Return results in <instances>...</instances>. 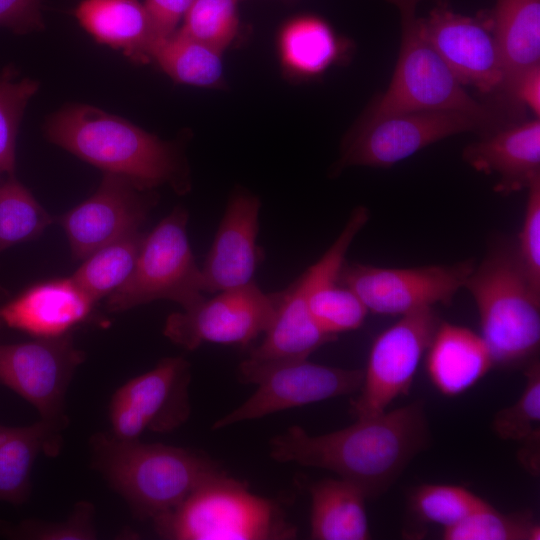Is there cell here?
<instances>
[{
    "mask_svg": "<svg viewBox=\"0 0 540 540\" xmlns=\"http://www.w3.org/2000/svg\"><path fill=\"white\" fill-rule=\"evenodd\" d=\"M428 442L424 403L415 401L316 436L292 425L270 440L269 455L279 463L330 470L368 499L390 488Z\"/></svg>",
    "mask_w": 540,
    "mask_h": 540,
    "instance_id": "6da1fadb",
    "label": "cell"
},
{
    "mask_svg": "<svg viewBox=\"0 0 540 540\" xmlns=\"http://www.w3.org/2000/svg\"><path fill=\"white\" fill-rule=\"evenodd\" d=\"M47 138L80 159L120 176L138 189L163 184L183 194L188 172L174 144L135 124L86 104H69L45 124Z\"/></svg>",
    "mask_w": 540,
    "mask_h": 540,
    "instance_id": "7a4b0ae2",
    "label": "cell"
},
{
    "mask_svg": "<svg viewBox=\"0 0 540 540\" xmlns=\"http://www.w3.org/2000/svg\"><path fill=\"white\" fill-rule=\"evenodd\" d=\"M96 470L139 518L177 507L200 484L222 471L209 457L189 449L122 440L98 433L91 441Z\"/></svg>",
    "mask_w": 540,
    "mask_h": 540,
    "instance_id": "3957f363",
    "label": "cell"
},
{
    "mask_svg": "<svg viewBox=\"0 0 540 540\" xmlns=\"http://www.w3.org/2000/svg\"><path fill=\"white\" fill-rule=\"evenodd\" d=\"M463 288L475 301L480 335L494 365L515 367L533 361L540 346V292L527 278L515 242L494 238Z\"/></svg>",
    "mask_w": 540,
    "mask_h": 540,
    "instance_id": "277c9868",
    "label": "cell"
},
{
    "mask_svg": "<svg viewBox=\"0 0 540 540\" xmlns=\"http://www.w3.org/2000/svg\"><path fill=\"white\" fill-rule=\"evenodd\" d=\"M400 17L398 61L387 90L367 109L358 124L388 115L421 110H455L474 116L494 132L499 116L463 88L426 36L417 14L422 0H386Z\"/></svg>",
    "mask_w": 540,
    "mask_h": 540,
    "instance_id": "5b68a950",
    "label": "cell"
},
{
    "mask_svg": "<svg viewBox=\"0 0 540 540\" xmlns=\"http://www.w3.org/2000/svg\"><path fill=\"white\" fill-rule=\"evenodd\" d=\"M153 524L159 537L171 540H285L297 535L278 503L253 494L224 471Z\"/></svg>",
    "mask_w": 540,
    "mask_h": 540,
    "instance_id": "8992f818",
    "label": "cell"
},
{
    "mask_svg": "<svg viewBox=\"0 0 540 540\" xmlns=\"http://www.w3.org/2000/svg\"><path fill=\"white\" fill-rule=\"evenodd\" d=\"M187 223L188 212L176 207L144 234L131 275L107 297L109 311H125L163 299L187 309L204 298Z\"/></svg>",
    "mask_w": 540,
    "mask_h": 540,
    "instance_id": "52a82bcc",
    "label": "cell"
},
{
    "mask_svg": "<svg viewBox=\"0 0 540 540\" xmlns=\"http://www.w3.org/2000/svg\"><path fill=\"white\" fill-rule=\"evenodd\" d=\"M474 267L473 259L412 268L345 260L337 281L350 288L368 312L401 317L436 304L449 305Z\"/></svg>",
    "mask_w": 540,
    "mask_h": 540,
    "instance_id": "ba28073f",
    "label": "cell"
},
{
    "mask_svg": "<svg viewBox=\"0 0 540 540\" xmlns=\"http://www.w3.org/2000/svg\"><path fill=\"white\" fill-rule=\"evenodd\" d=\"M490 134L474 116L455 110H421L356 124L343 142L335 171L349 166L388 168L447 137L465 133Z\"/></svg>",
    "mask_w": 540,
    "mask_h": 540,
    "instance_id": "9c48e42d",
    "label": "cell"
},
{
    "mask_svg": "<svg viewBox=\"0 0 540 540\" xmlns=\"http://www.w3.org/2000/svg\"><path fill=\"white\" fill-rule=\"evenodd\" d=\"M216 294L170 314L164 336L189 351L205 343L247 346L266 332L281 297L280 292H264L255 282Z\"/></svg>",
    "mask_w": 540,
    "mask_h": 540,
    "instance_id": "30bf717a",
    "label": "cell"
},
{
    "mask_svg": "<svg viewBox=\"0 0 540 540\" xmlns=\"http://www.w3.org/2000/svg\"><path fill=\"white\" fill-rule=\"evenodd\" d=\"M439 323L433 308H426L401 316L375 338L360 393L350 402L356 419L382 414L397 397L409 393Z\"/></svg>",
    "mask_w": 540,
    "mask_h": 540,
    "instance_id": "8fae6325",
    "label": "cell"
},
{
    "mask_svg": "<svg viewBox=\"0 0 540 540\" xmlns=\"http://www.w3.org/2000/svg\"><path fill=\"white\" fill-rule=\"evenodd\" d=\"M84 360L69 334L0 344V383L33 405L41 420L63 429L65 395Z\"/></svg>",
    "mask_w": 540,
    "mask_h": 540,
    "instance_id": "7c38bea8",
    "label": "cell"
},
{
    "mask_svg": "<svg viewBox=\"0 0 540 540\" xmlns=\"http://www.w3.org/2000/svg\"><path fill=\"white\" fill-rule=\"evenodd\" d=\"M190 364L183 357H167L150 371L118 388L109 404L111 434L137 440L146 431L169 433L190 415Z\"/></svg>",
    "mask_w": 540,
    "mask_h": 540,
    "instance_id": "4fadbf2b",
    "label": "cell"
},
{
    "mask_svg": "<svg viewBox=\"0 0 540 540\" xmlns=\"http://www.w3.org/2000/svg\"><path fill=\"white\" fill-rule=\"evenodd\" d=\"M364 371L317 364L308 359L274 367L240 406L216 420L213 430L269 414L347 395L360 389Z\"/></svg>",
    "mask_w": 540,
    "mask_h": 540,
    "instance_id": "5bb4252c",
    "label": "cell"
},
{
    "mask_svg": "<svg viewBox=\"0 0 540 540\" xmlns=\"http://www.w3.org/2000/svg\"><path fill=\"white\" fill-rule=\"evenodd\" d=\"M128 180L105 173L93 195L59 218L72 255L84 259L97 249L138 232L153 197Z\"/></svg>",
    "mask_w": 540,
    "mask_h": 540,
    "instance_id": "9a60e30c",
    "label": "cell"
},
{
    "mask_svg": "<svg viewBox=\"0 0 540 540\" xmlns=\"http://www.w3.org/2000/svg\"><path fill=\"white\" fill-rule=\"evenodd\" d=\"M422 22L427 38L461 85L482 93L502 90L503 61L491 29L441 6Z\"/></svg>",
    "mask_w": 540,
    "mask_h": 540,
    "instance_id": "2e32d148",
    "label": "cell"
},
{
    "mask_svg": "<svg viewBox=\"0 0 540 540\" xmlns=\"http://www.w3.org/2000/svg\"><path fill=\"white\" fill-rule=\"evenodd\" d=\"M260 199L236 189L228 199L224 214L201 271L203 293H218L254 282L262 261L257 245Z\"/></svg>",
    "mask_w": 540,
    "mask_h": 540,
    "instance_id": "e0dca14e",
    "label": "cell"
},
{
    "mask_svg": "<svg viewBox=\"0 0 540 540\" xmlns=\"http://www.w3.org/2000/svg\"><path fill=\"white\" fill-rule=\"evenodd\" d=\"M95 302L70 278L34 284L0 307V322L35 338H55L85 322Z\"/></svg>",
    "mask_w": 540,
    "mask_h": 540,
    "instance_id": "ac0fdd59",
    "label": "cell"
},
{
    "mask_svg": "<svg viewBox=\"0 0 540 540\" xmlns=\"http://www.w3.org/2000/svg\"><path fill=\"white\" fill-rule=\"evenodd\" d=\"M463 159L476 171L496 174L495 190L510 194L526 188L540 174V121L534 118L485 135L463 150Z\"/></svg>",
    "mask_w": 540,
    "mask_h": 540,
    "instance_id": "d6986e66",
    "label": "cell"
},
{
    "mask_svg": "<svg viewBox=\"0 0 540 540\" xmlns=\"http://www.w3.org/2000/svg\"><path fill=\"white\" fill-rule=\"evenodd\" d=\"M426 353V370L432 384L450 397L466 392L494 366L480 334L448 322L439 323Z\"/></svg>",
    "mask_w": 540,
    "mask_h": 540,
    "instance_id": "ffe728a7",
    "label": "cell"
},
{
    "mask_svg": "<svg viewBox=\"0 0 540 540\" xmlns=\"http://www.w3.org/2000/svg\"><path fill=\"white\" fill-rule=\"evenodd\" d=\"M75 16L98 43L122 51L133 61L151 60L156 39L139 0H83Z\"/></svg>",
    "mask_w": 540,
    "mask_h": 540,
    "instance_id": "44dd1931",
    "label": "cell"
},
{
    "mask_svg": "<svg viewBox=\"0 0 540 540\" xmlns=\"http://www.w3.org/2000/svg\"><path fill=\"white\" fill-rule=\"evenodd\" d=\"M62 428L41 420L22 427L0 424V501L25 502L31 490V470L40 453L57 456Z\"/></svg>",
    "mask_w": 540,
    "mask_h": 540,
    "instance_id": "7402d4cb",
    "label": "cell"
},
{
    "mask_svg": "<svg viewBox=\"0 0 540 540\" xmlns=\"http://www.w3.org/2000/svg\"><path fill=\"white\" fill-rule=\"evenodd\" d=\"M310 538L367 540L370 538L365 493L343 478H326L309 487Z\"/></svg>",
    "mask_w": 540,
    "mask_h": 540,
    "instance_id": "603a6c76",
    "label": "cell"
},
{
    "mask_svg": "<svg viewBox=\"0 0 540 540\" xmlns=\"http://www.w3.org/2000/svg\"><path fill=\"white\" fill-rule=\"evenodd\" d=\"M491 22L503 61L505 94L518 74L540 63V0H495Z\"/></svg>",
    "mask_w": 540,
    "mask_h": 540,
    "instance_id": "cb8c5ba5",
    "label": "cell"
},
{
    "mask_svg": "<svg viewBox=\"0 0 540 540\" xmlns=\"http://www.w3.org/2000/svg\"><path fill=\"white\" fill-rule=\"evenodd\" d=\"M221 54L176 30L156 42L150 58L178 83L215 87L223 79Z\"/></svg>",
    "mask_w": 540,
    "mask_h": 540,
    "instance_id": "d4e9b609",
    "label": "cell"
},
{
    "mask_svg": "<svg viewBox=\"0 0 540 540\" xmlns=\"http://www.w3.org/2000/svg\"><path fill=\"white\" fill-rule=\"evenodd\" d=\"M143 236L138 231L92 252L84 258L73 280L95 303L108 297L131 275Z\"/></svg>",
    "mask_w": 540,
    "mask_h": 540,
    "instance_id": "484cf974",
    "label": "cell"
},
{
    "mask_svg": "<svg viewBox=\"0 0 540 540\" xmlns=\"http://www.w3.org/2000/svg\"><path fill=\"white\" fill-rule=\"evenodd\" d=\"M280 48L285 65L310 76L324 71L338 55V41L322 19L304 16L290 21L281 33Z\"/></svg>",
    "mask_w": 540,
    "mask_h": 540,
    "instance_id": "4316f807",
    "label": "cell"
},
{
    "mask_svg": "<svg viewBox=\"0 0 540 540\" xmlns=\"http://www.w3.org/2000/svg\"><path fill=\"white\" fill-rule=\"evenodd\" d=\"M51 223V216L14 174L0 182V254L36 239Z\"/></svg>",
    "mask_w": 540,
    "mask_h": 540,
    "instance_id": "83f0119b",
    "label": "cell"
},
{
    "mask_svg": "<svg viewBox=\"0 0 540 540\" xmlns=\"http://www.w3.org/2000/svg\"><path fill=\"white\" fill-rule=\"evenodd\" d=\"M336 275L319 280L308 295V308L317 326L330 336L360 328L368 313L360 298L337 281Z\"/></svg>",
    "mask_w": 540,
    "mask_h": 540,
    "instance_id": "f1b7e54d",
    "label": "cell"
},
{
    "mask_svg": "<svg viewBox=\"0 0 540 540\" xmlns=\"http://www.w3.org/2000/svg\"><path fill=\"white\" fill-rule=\"evenodd\" d=\"M445 540H539L540 527L528 514L506 515L489 503L458 523L443 528Z\"/></svg>",
    "mask_w": 540,
    "mask_h": 540,
    "instance_id": "f546056e",
    "label": "cell"
},
{
    "mask_svg": "<svg viewBox=\"0 0 540 540\" xmlns=\"http://www.w3.org/2000/svg\"><path fill=\"white\" fill-rule=\"evenodd\" d=\"M38 89L34 79H17L13 67H6L0 75V175L14 174L20 122Z\"/></svg>",
    "mask_w": 540,
    "mask_h": 540,
    "instance_id": "4dcf8cb0",
    "label": "cell"
},
{
    "mask_svg": "<svg viewBox=\"0 0 540 540\" xmlns=\"http://www.w3.org/2000/svg\"><path fill=\"white\" fill-rule=\"evenodd\" d=\"M468 489L456 485L424 484L410 496L413 512L425 523L450 527L487 505Z\"/></svg>",
    "mask_w": 540,
    "mask_h": 540,
    "instance_id": "1f68e13d",
    "label": "cell"
},
{
    "mask_svg": "<svg viewBox=\"0 0 540 540\" xmlns=\"http://www.w3.org/2000/svg\"><path fill=\"white\" fill-rule=\"evenodd\" d=\"M240 0H194L178 31L222 53L236 37Z\"/></svg>",
    "mask_w": 540,
    "mask_h": 540,
    "instance_id": "d6a6232c",
    "label": "cell"
},
{
    "mask_svg": "<svg viewBox=\"0 0 540 540\" xmlns=\"http://www.w3.org/2000/svg\"><path fill=\"white\" fill-rule=\"evenodd\" d=\"M526 384L519 399L496 413L495 434L503 440L523 442L540 436V364L531 361L525 371Z\"/></svg>",
    "mask_w": 540,
    "mask_h": 540,
    "instance_id": "836d02e7",
    "label": "cell"
},
{
    "mask_svg": "<svg viewBox=\"0 0 540 540\" xmlns=\"http://www.w3.org/2000/svg\"><path fill=\"white\" fill-rule=\"evenodd\" d=\"M92 503L78 502L62 521L25 520L18 525L0 523V535L35 540H93L98 536Z\"/></svg>",
    "mask_w": 540,
    "mask_h": 540,
    "instance_id": "e575fe53",
    "label": "cell"
},
{
    "mask_svg": "<svg viewBox=\"0 0 540 540\" xmlns=\"http://www.w3.org/2000/svg\"><path fill=\"white\" fill-rule=\"evenodd\" d=\"M526 189L524 217L515 247L527 278L540 292V174L531 179Z\"/></svg>",
    "mask_w": 540,
    "mask_h": 540,
    "instance_id": "d590c367",
    "label": "cell"
},
{
    "mask_svg": "<svg viewBox=\"0 0 540 540\" xmlns=\"http://www.w3.org/2000/svg\"><path fill=\"white\" fill-rule=\"evenodd\" d=\"M0 27L16 34L42 29L40 0H0Z\"/></svg>",
    "mask_w": 540,
    "mask_h": 540,
    "instance_id": "8d00e7d4",
    "label": "cell"
},
{
    "mask_svg": "<svg viewBox=\"0 0 540 540\" xmlns=\"http://www.w3.org/2000/svg\"><path fill=\"white\" fill-rule=\"evenodd\" d=\"M194 0H145L147 12L156 42L171 36L184 18ZM156 44V43H155Z\"/></svg>",
    "mask_w": 540,
    "mask_h": 540,
    "instance_id": "74e56055",
    "label": "cell"
},
{
    "mask_svg": "<svg viewBox=\"0 0 540 540\" xmlns=\"http://www.w3.org/2000/svg\"><path fill=\"white\" fill-rule=\"evenodd\" d=\"M520 107L528 108L536 118L540 116V63L523 70L505 93Z\"/></svg>",
    "mask_w": 540,
    "mask_h": 540,
    "instance_id": "f35d334b",
    "label": "cell"
},
{
    "mask_svg": "<svg viewBox=\"0 0 540 540\" xmlns=\"http://www.w3.org/2000/svg\"><path fill=\"white\" fill-rule=\"evenodd\" d=\"M434 1L436 3V6L448 7L449 5V0H434Z\"/></svg>",
    "mask_w": 540,
    "mask_h": 540,
    "instance_id": "ab89813d",
    "label": "cell"
},
{
    "mask_svg": "<svg viewBox=\"0 0 540 540\" xmlns=\"http://www.w3.org/2000/svg\"><path fill=\"white\" fill-rule=\"evenodd\" d=\"M1 176H2V175H0V182H1Z\"/></svg>",
    "mask_w": 540,
    "mask_h": 540,
    "instance_id": "60d3db41",
    "label": "cell"
},
{
    "mask_svg": "<svg viewBox=\"0 0 540 540\" xmlns=\"http://www.w3.org/2000/svg\"><path fill=\"white\" fill-rule=\"evenodd\" d=\"M0 324H1V322H0Z\"/></svg>",
    "mask_w": 540,
    "mask_h": 540,
    "instance_id": "b9f144b4",
    "label": "cell"
}]
</instances>
